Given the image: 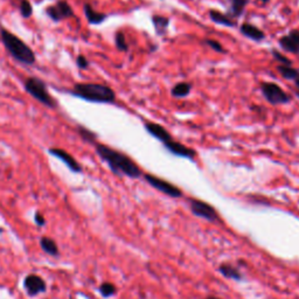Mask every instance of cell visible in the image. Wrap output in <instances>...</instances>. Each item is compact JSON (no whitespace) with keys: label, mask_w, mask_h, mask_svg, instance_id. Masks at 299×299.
Returning a JSON list of instances; mask_svg holds the SVG:
<instances>
[{"label":"cell","mask_w":299,"mask_h":299,"mask_svg":"<svg viewBox=\"0 0 299 299\" xmlns=\"http://www.w3.org/2000/svg\"><path fill=\"white\" fill-rule=\"evenodd\" d=\"M40 246L44 252L48 254V255L54 256V257L58 256V244L55 243L54 240H52L50 238H47V236H44V238H41L40 240Z\"/></svg>","instance_id":"cell-21"},{"label":"cell","mask_w":299,"mask_h":299,"mask_svg":"<svg viewBox=\"0 0 299 299\" xmlns=\"http://www.w3.org/2000/svg\"><path fill=\"white\" fill-rule=\"evenodd\" d=\"M19 10L24 18H30L33 14V6L30 4V0H22L19 5Z\"/></svg>","instance_id":"cell-25"},{"label":"cell","mask_w":299,"mask_h":299,"mask_svg":"<svg viewBox=\"0 0 299 299\" xmlns=\"http://www.w3.org/2000/svg\"><path fill=\"white\" fill-rule=\"evenodd\" d=\"M2 232H4V229H2V228H0V234H2Z\"/></svg>","instance_id":"cell-33"},{"label":"cell","mask_w":299,"mask_h":299,"mask_svg":"<svg viewBox=\"0 0 299 299\" xmlns=\"http://www.w3.org/2000/svg\"><path fill=\"white\" fill-rule=\"evenodd\" d=\"M240 32H241L243 36L248 38L249 40L255 41V42H260V41L266 39V33L257 26L249 22L242 24V25L240 26Z\"/></svg>","instance_id":"cell-14"},{"label":"cell","mask_w":299,"mask_h":299,"mask_svg":"<svg viewBox=\"0 0 299 299\" xmlns=\"http://www.w3.org/2000/svg\"><path fill=\"white\" fill-rule=\"evenodd\" d=\"M114 44H116V47L118 50H120V52L128 50V44L126 42V38H125V34L123 32H117L116 34H114Z\"/></svg>","instance_id":"cell-24"},{"label":"cell","mask_w":299,"mask_h":299,"mask_svg":"<svg viewBox=\"0 0 299 299\" xmlns=\"http://www.w3.org/2000/svg\"><path fill=\"white\" fill-rule=\"evenodd\" d=\"M271 54H272L274 60L280 62L282 66H288V67H292V61L288 56H285L283 53H280V52H278L276 50H271Z\"/></svg>","instance_id":"cell-26"},{"label":"cell","mask_w":299,"mask_h":299,"mask_svg":"<svg viewBox=\"0 0 299 299\" xmlns=\"http://www.w3.org/2000/svg\"><path fill=\"white\" fill-rule=\"evenodd\" d=\"M248 2L249 0H230V6H229L228 12L226 14L232 20L240 18L244 13Z\"/></svg>","instance_id":"cell-17"},{"label":"cell","mask_w":299,"mask_h":299,"mask_svg":"<svg viewBox=\"0 0 299 299\" xmlns=\"http://www.w3.org/2000/svg\"><path fill=\"white\" fill-rule=\"evenodd\" d=\"M78 131L80 136H81V138L84 142H89V144H92V145H94L95 142H97V134H95V132L90 131L89 128H86L84 126H81V125H80V126L78 128Z\"/></svg>","instance_id":"cell-22"},{"label":"cell","mask_w":299,"mask_h":299,"mask_svg":"<svg viewBox=\"0 0 299 299\" xmlns=\"http://www.w3.org/2000/svg\"><path fill=\"white\" fill-rule=\"evenodd\" d=\"M76 66H78V68L80 69H86L89 67V60L84 55H78V56L76 58Z\"/></svg>","instance_id":"cell-28"},{"label":"cell","mask_w":299,"mask_h":299,"mask_svg":"<svg viewBox=\"0 0 299 299\" xmlns=\"http://www.w3.org/2000/svg\"><path fill=\"white\" fill-rule=\"evenodd\" d=\"M151 20H152V24H154V27L156 30V33H157V36H164V34H166L170 26V22H171L168 16L154 14L152 16Z\"/></svg>","instance_id":"cell-19"},{"label":"cell","mask_w":299,"mask_h":299,"mask_svg":"<svg viewBox=\"0 0 299 299\" xmlns=\"http://www.w3.org/2000/svg\"><path fill=\"white\" fill-rule=\"evenodd\" d=\"M218 272H220L224 278H228V280H232L236 282H241L243 280V274H241L238 268L229 263H222L218 266Z\"/></svg>","instance_id":"cell-16"},{"label":"cell","mask_w":299,"mask_h":299,"mask_svg":"<svg viewBox=\"0 0 299 299\" xmlns=\"http://www.w3.org/2000/svg\"><path fill=\"white\" fill-rule=\"evenodd\" d=\"M291 82H294V84L296 86V95L299 97V72L296 75V78L292 80Z\"/></svg>","instance_id":"cell-30"},{"label":"cell","mask_w":299,"mask_h":299,"mask_svg":"<svg viewBox=\"0 0 299 299\" xmlns=\"http://www.w3.org/2000/svg\"><path fill=\"white\" fill-rule=\"evenodd\" d=\"M144 128H145V130L152 136V137L156 138L160 142H162V144L171 142L173 139L172 134H170V132L166 130L164 126H162V125L158 124V123H154V122H146V123L144 124Z\"/></svg>","instance_id":"cell-13"},{"label":"cell","mask_w":299,"mask_h":299,"mask_svg":"<svg viewBox=\"0 0 299 299\" xmlns=\"http://www.w3.org/2000/svg\"><path fill=\"white\" fill-rule=\"evenodd\" d=\"M24 288H25L28 296L34 297V296L46 292L47 285L42 278L38 276V274H28L24 280Z\"/></svg>","instance_id":"cell-12"},{"label":"cell","mask_w":299,"mask_h":299,"mask_svg":"<svg viewBox=\"0 0 299 299\" xmlns=\"http://www.w3.org/2000/svg\"><path fill=\"white\" fill-rule=\"evenodd\" d=\"M187 204H188L190 210L196 215V218H201L208 222H220L221 218L218 210L212 206V204L204 202L202 200L194 199V198H188L187 199Z\"/></svg>","instance_id":"cell-6"},{"label":"cell","mask_w":299,"mask_h":299,"mask_svg":"<svg viewBox=\"0 0 299 299\" xmlns=\"http://www.w3.org/2000/svg\"><path fill=\"white\" fill-rule=\"evenodd\" d=\"M204 44H207L208 47H210L212 50L214 52H216V53H221V54H226L227 53V50H224V47L222 46V44L218 42L216 40H213V39H206L204 40Z\"/></svg>","instance_id":"cell-27"},{"label":"cell","mask_w":299,"mask_h":299,"mask_svg":"<svg viewBox=\"0 0 299 299\" xmlns=\"http://www.w3.org/2000/svg\"><path fill=\"white\" fill-rule=\"evenodd\" d=\"M46 13L54 22H60L62 20L74 16V11H72V6L66 0H58L56 4L48 6Z\"/></svg>","instance_id":"cell-8"},{"label":"cell","mask_w":299,"mask_h":299,"mask_svg":"<svg viewBox=\"0 0 299 299\" xmlns=\"http://www.w3.org/2000/svg\"><path fill=\"white\" fill-rule=\"evenodd\" d=\"M98 291H100V294H102L104 298H110V297H112V296L116 294L117 288H116V286H114V285L112 283H109V282H106V283H103V284L100 285Z\"/></svg>","instance_id":"cell-23"},{"label":"cell","mask_w":299,"mask_h":299,"mask_svg":"<svg viewBox=\"0 0 299 299\" xmlns=\"http://www.w3.org/2000/svg\"><path fill=\"white\" fill-rule=\"evenodd\" d=\"M50 154L53 156V157L60 159V160L64 162V164L67 166V168L70 170L72 172L74 173H81L83 171L82 166L80 162L76 160V159L72 157V156L69 154V152L66 151L64 148H52L48 150Z\"/></svg>","instance_id":"cell-10"},{"label":"cell","mask_w":299,"mask_h":299,"mask_svg":"<svg viewBox=\"0 0 299 299\" xmlns=\"http://www.w3.org/2000/svg\"><path fill=\"white\" fill-rule=\"evenodd\" d=\"M258 2H262V4H268V2H269L270 0H258Z\"/></svg>","instance_id":"cell-31"},{"label":"cell","mask_w":299,"mask_h":299,"mask_svg":"<svg viewBox=\"0 0 299 299\" xmlns=\"http://www.w3.org/2000/svg\"><path fill=\"white\" fill-rule=\"evenodd\" d=\"M260 92L264 100L271 106H282L288 104L292 100V97L282 89L280 86L274 82H263L260 84Z\"/></svg>","instance_id":"cell-5"},{"label":"cell","mask_w":299,"mask_h":299,"mask_svg":"<svg viewBox=\"0 0 299 299\" xmlns=\"http://www.w3.org/2000/svg\"><path fill=\"white\" fill-rule=\"evenodd\" d=\"M278 44L286 53L299 54V30H291L286 36L280 38Z\"/></svg>","instance_id":"cell-11"},{"label":"cell","mask_w":299,"mask_h":299,"mask_svg":"<svg viewBox=\"0 0 299 299\" xmlns=\"http://www.w3.org/2000/svg\"><path fill=\"white\" fill-rule=\"evenodd\" d=\"M206 299H221V298H218V297H207Z\"/></svg>","instance_id":"cell-32"},{"label":"cell","mask_w":299,"mask_h":299,"mask_svg":"<svg viewBox=\"0 0 299 299\" xmlns=\"http://www.w3.org/2000/svg\"><path fill=\"white\" fill-rule=\"evenodd\" d=\"M190 92H192V84L190 82H179L172 88L171 95L174 98H184L188 96Z\"/></svg>","instance_id":"cell-20"},{"label":"cell","mask_w":299,"mask_h":299,"mask_svg":"<svg viewBox=\"0 0 299 299\" xmlns=\"http://www.w3.org/2000/svg\"><path fill=\"white\" fill-rule=\"evenodd\" d=\"M34 221H36V224L39 226V227H44V226L46 224V220H44V218L39 212H36V215H34Z\"/></svg>","instance_id":"cell-29"},{"label":"cell","mask_w":299,"mask_h":299,"mask_svg":"<svg viewBox=\"0 0 299 299\" xmlns=\"http://www.w3.org/2000/svg\"><path fill=\"white\" fill-rule=\"evenodd\" d=\"M83 13H84L86 19L88 20L90 25H100L103 22H106L108 14L102 12H97L90 4H84L83 6Z\"/></svg>","instance_id":"cell-15"},{"label":"cell","mask_w":299,"mask_h":299,"mask_svg":"<svg viewBox=\"0 0 299 299\" xmlns=\"http://www.w3.org/2000/svg\"><path fill=\"white\" fill-rule=\"evenodd\" d=\"M94 146H95L97 156L106 162L114 174L128 176L130 179H138L142 176V168L123 152L117 151L100 142H95Z\"/></svg>","instance_id":"cell-1"},{"label":"cell","mask_w":299,"mask_h":299,"mask_svg":"<svg viewBox=\"0 0 299 299\" xmlns=\"http://www.w3.org/2000/svg\"><path fill=\"white\" fill-rule=\"evenodd\" d=\"M162 146L168 150L170 154L176 156V157L190 159V160H194L198 157V152L194 148H190L188 146L182 144V142L172 139L171 142H165Z\"/></svg>","instance_id":"cell-9"},{"label":"cell","mask_w":299,"mask_h":299,"mask_svg":"<svg viewBox=\"0 0 299 299\" xmlns=\"http://www.w3.org/2000/svg\"><path fill=\"white\" fill-rule=\"evenodd\" d=\"M208 14H210V18L212 22L218 24V25H222L226 27H235L236 26L235 20L229 18L226 13L216 11V10H210V11L208 12Z\"/></svg>","instance_id":"cell-18"},{"label":"cell","mask_w":299,"mask_h":299,"mask_svg":"<svg viewBox=\"0 0 299 299\" xmlns=\"http://www.w3.org/2000/svg\"><path fill=\"white\" fill-rule=\"evenodd\" d=\"M0 38H2V44L8 52V54L14 58L16 61L26 66H32L36 64V58L32 48L28 44H26L24 41L14 36L10 30L2 28L0 30Z\"/></svg>","instance_id":"cell-3"},{"label":"cell","mask_w":299,"mask_h":299,"mask_svg":"<svg viewBox=\"0 0 299 299\" xmlns=\"http://www.w3.org/2000/svg\"><path fill=\"white\" fill-rule=\"evenodd\" d=\"M142 176H144L145 182H148L150 186L154 187V190H159L160 193L165 194V196L173 198V199H180V198H182L184 196L182 190H180L178 186L168 182V180L159 178V176L151 174V173H145V174H142Z\"/></svg>","instance_id":"cell-7"},{"label":"cell","mask_w":299,"mask_h":299,"mask_svg":"<svg viewBox=\"0 0 299 299\" xmlns=\"http://www.w3.org/2000/svg\"><path fill=\"white\" fill-rule=\"evenodd\" d=\"M25 90L34 100H36L38 102L44 104L47 108L55 109L58 106V102L53 98V96L50 95V92H48L46 83L42 80L38 78H26Z\"/></svg>","instance_id":"cell-4"},{"label":"cell","mask_w":299,"mask_h":299,"mask_svg":"<svg viewBox=\"0 0 299 299\" xmlns=\"http://www.w3.org/2000/svg\"><path fill=\"white\" fill-rule=\"evenodd\" d=\"M68 94L90 103L111 104L116 102V92L114 89L100 83H76Z\"/></svg>","instance_id":"cell-2"}]
</instances>
